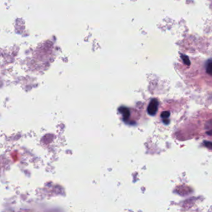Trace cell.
<instances>
[{"instance_id":"obj_4","label":"cell","mask_w":212,"mask_h":212,"mask_svg":"<svg viewBox=\"0 0 212 212\" xmlns=\"http://www.w3.org/2000/svg\"><path fill=\"white\" fill-rule=\"evenodd\" d=\"M169 116H170L169 111H164L161 114V117L163 119H167Z\"/></svg>"},{"instance_id":"obj_1","label":"cell","mask_w":212,"mask_h":212,"mask_svg":"<svg viewBox=\"0 0 212 212\" xmlns=\"http://www.w3.org/2000/svg\"><path fill=\"white\" fill-rule=\"evenodd\" d=\"M158 106H159V103L156 99H152L149 103L148 106V113L149 115L154 116L158 110Z\"/></svg>"},{"instance_id":"obj_3","label":"cell","mask_w":212,"mask_h":212,"mask_svg":"<svg viewBox=\"0 0 212 212\" xmlns=\"http://www.w3.org/2000/svg\"><path fill=\"white\" fill-rule=\"evenodd\" d=\"M206 72L212 77V60H208L206 64Z\"/></svg>"},{"instance_id":"obj_5","label":"cell","mask_w":212,"mask_h":212,"mask_svg":"<svg viewBox=\"0 0 212 212\" xmlns=\"http://www.w3.org/2000/svg\"><path fill=\"white\" fill-rule=\"evenodd\" d=\"M182 58L183 59V60H184V62H185V64L188 65H189L190 64V62L189 59V58H188L187 57L184 56H182Z\"/></svg>"},{"instance_id":"obj_6","label":"cell","mask_w":212,"mask_h":212,"mask_svg":"<svg viewBox=\"0 0 212 212\" xmlns=\"http://www.w3.org/2000/svg\"><path fill=\"white\" fill-rule=\"evenodd\" d=\"M204 145L208 148L211 149L212 150V142H209V141H204Z\"/></svg>"},{"instance_id":"obj_2","label":"cell","mask_w":212,"mask_h":212,"mask_svg":"<svg viewBox=\"0 0 212 212\" xmlns=\"http://www.w3.org/2000/svg\"><path fill=\"white\" fill-rule=\"evenodd\" d=\"M121 112V113L123 115V118L124 119V121H126V119H128L130 116V111L126 107H121V108L119 110Z\"/></svg>"}]
</instances>
